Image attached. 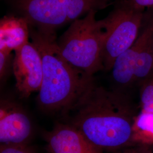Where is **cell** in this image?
<instances>
[{
	"mask_svg": "<svg viewBox=\"0 0 153 153\" xmlns=\"http://www.w3.org/2000/svg\"><path fill=\"white\" fill-rule=\"evenodd\" d=\"M137 115L126 93L98 86L93 78L61 116V122L76 128L93 145L115 153L134 146L132 126Z\"/></svg>",
	"mask_w": 153,
	"mask_h": 153,
	"instance_id": "6da1fadb",
	"label": "cell"
},
{
	"mask_svg": "<svg viewBox=\"0 0 153 153\" xmlns=\"http://www.w3.org/2000/svg\"><path fill=\"white\" fill-rule=\"evenodd\" d=\"M30 39L38 50L43 64L42 83L36 99L39 107L48 113L61 114L74 103L93 77L83 74L62 56L56 34L41 33L30 26Z\"/></svg>",
	"mask_w": 153,
	"mask_h": 153,
	"instance_id": "7a4b0ae2",
	"label": "cell"
},
{
	"mask_svg": "<svg viewBox=\"0 0 153 153\" xmlns=\"http://www.w3.org/2000/svg\"><path fill=\"white\" fill-rule=\"evenodd\" d=\"M97 11L92 10L83 18L71 22L57 40L61 55L83 74L93 77L104 70L102 49L105 36L104 20L97 21Z\"/></svg>",
	"mask_w": 153,
	"mask_h": 153,
	"instance_id": "3957f363",
	"label": "cell"
},
{
	"mask_svg": "<svg viewBox=\"0 0 153 153\" xmlns=\"http://www.w3.org/2000/svg\"><path fill=\"white\" fill-rule=\"evenodd\" d=\"M143 11L121 2L104 18L105 36L102 49L104 71H110L116 59L135 43L142 30Z\"/></svg>",
	"mask_w": 153,
	"mask_h": 153,
	"instance_id": "277c9868",
	"label": "cell"
},
{
	"mask_svg": "<svg viewBox=\"0 0 153 153\" xmlns=\"http://www.w3.org/2000/svg\"><path fill=\"white\" fill-rule=\"evenodd\" d=\"M73 0H11V4L29 25L41 33L56 34L68 23Z\"/></svg>",
	"mask_w": 153,
	"mask_h": 153,
	"instance_id": "5b68a950",
	"label": "cell"
},
{
	"mask_svg": "<svg viewBox=\"0 0 153 153\" xmlns=\"http://www.w3.org/2000/svg\"><path fill=\"white\" fill-rule=\"evenodd\" d=\"M13 72L16 90L22 97L39 92L43 79V64L40 54L31 42L14 52Z\"/></svg>",
	"mask_w": 153,
	"mask_h": 153,
	"instance_id": "8992f818",
	"label": "cell"
},
{
	"mask_svg": "<svg viewBox=\"0 0 153 153\" xmlns=\"http://www.w3.org/2000/svg\"><path fill=\"white\" fill-rule=\"evenodd\" d=\"M33 133L32 122L25 111L13 102L1 101V145H28Z\"/></svg>",
	"mask_w": 153,
	"mask_h": 153,
	"instance_id": "52a82bcc",
	"label": "cell"
},
{
	"mask_svg": "<svg viewBox=\"0 0 153 153\" xmlns=\"http://www.w3.org/2000/svg\"><path fill=\"white\" fill-rule=\"evenodd\" d=\"M153 40V18H152L142 28L135 43L114 62L111 71L112 80L116 86L115 90L126 93V90L133 86V71L138 56Z\"/></svg>",
	"mask_w": 153,
	"mask_h": 153,
	"instance_id": "ba28073f",
	"label": "cell"
},
{
	"mask_svg": "<svg viewBox=\"0 0 153 153\" xmlns=\"http://www.w3.org/2000/svg\"><path fill=\"white\" fill-rule=\"evenodd\" d=\"M44 138L51 153H103L76 128L61 121L44 133Z\"/></svg>",
	"mask_w": 153,
	"mask_h": 153,
	"instance_id": "9c48e42d",
	"label": "cell"
},
{
	"mask_svg": "<svg viewBox=\"0 0 153 153\" xmlns=\"http://www.w3.org/2000/svg\"><path fill=\"white\" fill-rule=\"evenodd\" d=\"M30 26L22 16H6L0 21V51L12 52L28 43Z\"/></svg>",
	"mask_w": 153,
	"mask_h": 153,
	"instance_id": "30bf717a",
	"label": "cell"
},
{
	"mask_svg": "<svg viewBox=\"0 0 153 153\" xmlns=\"http://www.w3.org/2000/svg\"><path fill=\"white\" fill-rule=\"evenodd\" d=\"M134 146L153 144V112L141 110L134 120L132 126Z\"/></svg>",
	"mask_w": 153,
	"mask_h": 153,
	"instance_id": "8fae6325",
	"label": "cell"
},
{
	"mask_svg": "<svg viewBox=\"0 0 153 153\" xmlns=\"http://www.w3.org/2000/svg\"><path fill=\"white\" fill-rule=\"evenodd\" d=\"M141 110L153 112V76L141 86Z\"/></svg>",
	"mask_w": 153,
	"mask_h": 153,
	"instance_id": "7c38bea8",
	"label": "cell"
},
{
	"mask_svg": "<svg viewBox=\"0 0 153 153\" xmlns=\"http://www.w3.org/2000/svg\"><path fill=\"white\" fill-rule=\"evenodd\" d=\"M14 55L12 52L0 51V79L3 82L13 71Z\"/></svg>",
	"mask_w": 153,
	"mask_h": 153,
	"instance_id": "4fadbf2b",
	"label": "cell"
},
{
	"mask_svg": "<svg viewBox=\"0 0 153 153\" xmlns=\"http://www.w3.org/2000/svg\"><path fill=\"white\" fill-rule=\"evenodd\" d=\"M0 153H35L28 145H1Z\"/></svg>",
	"mask_w": 153,
	"mask_h": 153,
	"instance_id": "5bb4252c",
	"label": "cell"
},
{
	"mask_svg": "<svg viewBox=\"0 0 153 153\" xmlns=\"http://www.w3.org/2000/svg\"><path fill=\"white\" fill-rule=\"evenodd\" d=\"M122 2L139 11H143L146 8L153 7V0H123Z\"/></svg>",
	"mask_w": 153,
	"mask_h": 153,
	"instance_id": "9a60e30c",
	"label": "cell"
},
{
	"mask_svg": "<svg viewBox=\"0 0 153 153\" xmlns=\"http://www.w3.org/2000/svg\"><path fill=\"white\" fill-rule=\"evenodd\" d=\"M147 145H136L117 151L114 153H153Z\"/></svg>",
	"mask_w": 153,
	"mask_h": 153,
	"instance_id": "2e32d148",
	"label": "cell"
}]
</instances>
